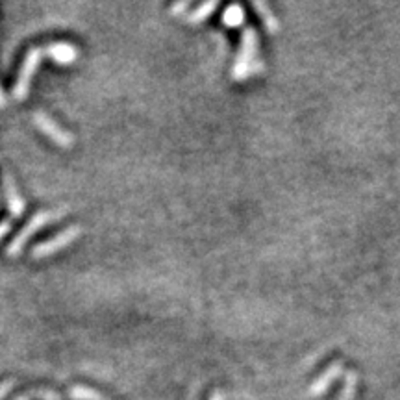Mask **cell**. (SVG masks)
Masks as SVG:
<instances>
[{
	"label": "cell",
	"instance_id": "6da1fadb",
	"mask_svg": "<svg viewBox=\"0 0 400 400\" xmlns=\"http://www.w3.org/2000/svg\"><path fill=\"white\" fill-rule=\"evenodd\" d=\"M67 215V210L63 208V210H50V211H39V213H36V215L28 221V224L24 228H22L21 232L17 233L15 238H13V241L10 243V247H8V256L10 258H17V256L21 254L22 249H24V245L28 243V239L32 238L33 233H38L41 228L49 226V224H52V222L60 221L61 217Z\"/></svg>",
	"mask_w": 400,
	"mask_h": 400
},
{
	"label": "cell",
	"instance_id": "7a4b0ae2",
	"mask_svg": "<svg viewBox=\"0 0 400 400\" xmlns=\"http://www.w3.org/2000/svg\"><path fill=\"white\" fill-rule=\"evenodd\" d=\"M256 56H258V36H256L254 28L249 26L241 33V50L232 67L233 80L243 82L254 72Z\"/></svg>",
	"mask_w": 400,
	"mask_h": 400
},
{
	"label": "cell",
	"instance_id": "3957f363",
	"mask_svg": "<svg viewBox=\"0 0 400 400\" xmlns=\"http://www.w3.org/2000/svg\"><path fill=\"white\" fill-rule=\"evenodd\" d=\"M45 49H39V47H33L26 52V58L22 61L21 75L17 78L15 86H13V98L15 100H24L30 93V84H32V78L38 70L39 63L43 60Z\"/></svg>",
	"mask_w": 400,
	"mask_h": 400
},
{
	"label": "cell",
	"instance_id": "277c9868",
	"mask_svg": "<svg viewBox=\"0 0 400 400\" xmlns=\"http://www.w3.org/2000/svg\"><path fill=\"white\" fill-rule=\"evenodd\" d=\"M82 236V228L80 226H69L66 228L63 232L56 233L54 238L49 239V241H43L33 247L32 250V258L33 260H43V258H49V256L60 252L61 249L69 247L70 243H75L76 239Z\"/></svg>",
	"mask_w": 400,
	"mask_h": 400
},
{
	"label": "cell",
	"instance_id": "5b68a950",
	"mask_svg": "<svg viewBox=\"0 0 400 400\" xmlns=\"http://www.w3.org/2000/svg\"><path fill=\"white\" fill-rule=\"evenodd\" d=\"M32 121L33 125H36V128H38L41 134L47 135V137H49L52 143H56L58 146L67 148V146H70L75 143V137H72L67 130H63L50 115L43 114V111H36V114L32 115Z\"/></svg>",
	"mask_w": 400,
	"mask_h": 400
},
{
	"label": "cell",
	"instance_id": "8992f818",
	"mask_svg": "<svg viewBox=\"0 0 400 400\" xmlns=\"http://www.w3.org/2000/svg\"><path fill=\"white\" fill-rule=\"evenodd\" d=\"M2 185H4L6 202H8L11 217H13V219H19V217L24 213V199H22L19 190H17L15 180L11 178L10 173L2 174Z\"/></svg>",
	"mask_w": 400,
	"mask_h": 400
},
{
	"label": "cell",
	"instance_id": "52a82bcc",
	"mask_svg": "<svg viewBox=\"0 0 400 400\" xmlns=\"http://www.w3.org/2000/svg\"><path fill=\"white\" fill-rule=\"evenodd\" d=\"M45 54L49 56L50 60H54L58 66H70L75 63L76 58H78V50L76 47H72L70 43H52L50 47L45 49Z\"/></svg>",
	"mask_w": 400,
	"mask_h": 400
},
{
	"label": "cell",
	"instance_id": "ba28073f",
	"mask_svg": "<svg viewBox=\"0 0 400 400\" xmlns=\"http://www.w3.org/2000/svg\"><path fill=\"white\" fill-rule=\"evenodd\" d=\"M222 22H224V26H228V28L241 26V24L245 22L243 6H239V4L228 6L226 10H224V13H222Z\"/></svg>",
	"mask_w": 400,
	"mask_h": 400
},
{
	"label": "cell",
	"instance_id": "9c48e42d",
	"mask_svg": "<svg viewBox=\"0 0 400 400\" xmlns=\"http://www.w3.org/2000/svg\"><path fill=\"white\" fill-rule=\"evenodd\" d=\"M217 6H219L217 0H210V2L200 4L195 11L187 13V22H191V24H199V22L206 21V19H208V17H210L211 13L217 10Z\"/></svg>",
	"mask_w": 400,
	"mask_h": 400
},
{
	"label": "cell",
	"instance_id": "30bf717a",
	"mask_svg": "<svg viewBox=\"0 0 400 400\" xmlns=\"http://www.w3.org/2000/svg\"><path fill=\"white\" fill-rule=\"evenodd\" d=\"M254 8L258 10V13H260L261 21H263V24H266V28H267V32H270V33L278 32V21H276L275 15H272V11H270L269 6L256 0Z\"/></svg>",
	"mask_w": 400,
	"mask_h": 400
},
{
	"label": "cell",
	"instance_id": "8fae6325",
	"mask_svg": "<svg viewBox=\"0 0 400 400\" xmlns=\"http://www.w3.org/2000/svg\"><path fill=\"white\" fill-rule=\"evenodd\" d=\"M70 395L75 397V399L80 400H102L100 397L91 390H84V387H75V390L70 391Z\"/></svg>",
	"mask_w": 400,
	"mask_h": 400
},
{
	"label": "cell",
	"instance_id": "7c38bea8",
	"mask_svg": "<svg viewBox=\"0 0 400 400\" xmlns=\"http://www.w3.org/2000/svg\"><path fill=\"white\" fill-rule=\"evenodd\" d=\"M190 8V2L187 0H184V2H178V4H174L173 8H171V13L173 15H180V13H184L185 10Z\"/></svg>",
	"mask_w": 400,
	"mask_h": 400
},
{
	"label": "cell",
	"instance_id": "4fadbf2b",
	"mask_svg": "<svg viewBox=\"0 0 400 400\" xmlns=\"http://www.w3.org/2000/svg\"><path fill=\"white\" fill-rule=\"evenodd\" d=\"M11 230V221H2L0 222V241L6 238V233Z\"/></svg>",
	"mask_w": 400,
	"mask_h": 400
},
{
	"label": "cell",
	"instance_id": "5bb4252c",
	"mask_svg": "<svg viewBox=\"0 0 400 400\" xmlns=\"http://www.w3.org/2000/svg\"><path fill=\"white\" fill-rule=\"evenodd\" d=\"M10 387H11V382H6V384L0 385V397H4L6 393L10 391Z\"/></svg>",
	"mask_w": 400,
	"mask_h": 400
},
{
	"label": "cell",
	"instance_id": "9a60e30c",
	"mask_svg": "<svg viewBox=\"0 0 400 400\" xmlns=\"http://www.w3.org/2000/svg\"><path fill=\"white\" fill-rule=\"evenodd\" d=\"M6 106V97L4 93H2V89H0V108H4Z\"/></svg>",
	"mask_w": 400,
	"mask_h": 400
}]
</instances>
